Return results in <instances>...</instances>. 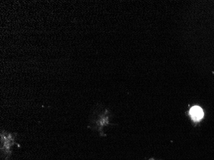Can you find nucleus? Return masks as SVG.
Wrapping results in <instances>:
<instances>
[{"label": "nucleus", "instance_id": "1", "mask_svg": "<svg viewBox=\"0 0 214 160\" xmlns=\"http://www.w3.org/2000/svg\"><path fill=\"white\" fill-rule=\"evenodd\" d=\"M16 143V134L2 131L1 133V154L3 160H9Z\"/></svg>", "mask_w": 214, "mask_h": 160}, {"label": "nucleus", "instance_id": "2", "mask_svg": "<svg viewBox=\"0 0 214 160\" xmlns=\"http://www.w3.org/2000/svg\"><path fill=\"white\" fill-rule=\"evenodd\" d=\"M190 115L194 120L199 121L203 117L204 113L201 108L196 106L190 109Z\"/></svg>", "mask_w": 214, "mask_h": 160}]
</instances>
